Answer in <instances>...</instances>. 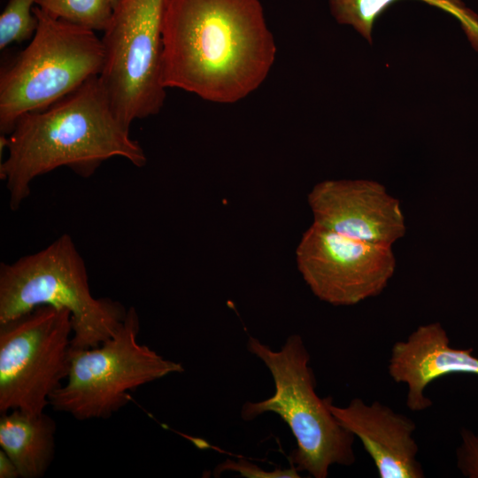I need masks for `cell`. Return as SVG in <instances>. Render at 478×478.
Returning a JSON list of instances; mask_svg holds the SVG:
<instances>
[{"label": "cell", "instance_id": "6da1fadb", "mask_svg": "<svg viewBox=\"0 0 478 478\" xmlns=\"http://www.w3.org/2000/svg\"><path fill=\"white\" fill-rule=\"evenodd\" d=\"M161 80L216 104L258 89L276 58L259 0H166Z\"/></svg>", "mask_w": 478, "mask_h": 478}, {"label": "cell", "instance_id": "7a4b0ae2", "mask_svg": "<svg viewBox=\"0 0 478 478\" xmlns=\"http://www.w3.org/2000/svg\"><path fill=\"white\" fill-rule=\"evenodd\" d=\"M129 130L115 113L99 76L50 107L24 114L7 135L8 155L0 165L11 209L20 207L36 177L58 167L84 178L116 157L143 167L147 157Z\"/></svg>", "mask_w": 478, "mask_h": 478}, {"label": "cell", "instance_id": "3957f363", "mask_svg": "<svg viewBox=\"0 0 478 478\" xmlns=\"http://www.w3.org/2000/svg\"><path fill=\"white\" fill-rule=\"evenodd\" d=\"M41 305L71 312V349L99 346L127 312L117 301L93 297L85 262L67 234L40 251L0 265V324Z\"/></svg>", "mask_w": 478, "mask_h": 478}, {"label": "cell", "instance_id": "277c9868", "mask_svg": "<svg viewBox=\"0 0 478 478\" xmlns=\"http://www.w3.org/2000/svg\"><path fill=\"white\" fill-rule=\"evenodd\" d=\"M247 349L266 366L275 391L265 400L244 403L242 419L251 420L267 412L278 414L296 439L297 447L289 459L298 472L326 478L332 465H352L355 436L329 410L330 397L320 398L316 394L310 354L302 337L297 334L289 335L280 351L250 337Z\"/></svg>", "mask_w": 478, "mask_h": 478}, {"label": "cell", "instance_id": "5b68a950", "mask_svg": "<svg viewBox=\"0 0 478 478\" xmlns=\"http://www.w3.org/2000/svg\"><path fill=\"white\" fill-rule=\"evenodd\" d=\"M37 29L0 72V133L8 135L26 113L46 109L100 75L104 49L96 31L34 7Z\"/></svg>", "mask_w": 478, "mask_h": 478}, {"label": "cell", "instance_id": "8992f818", "mask_svg": "<svg viewBox=\"0 0 478 478\" xmlns=\"http://www.w3.org/2000/svg\"><path fill=\"white\" fill-rule=\"evenodd\" d=\"M140 320L130 307L115 334L90 349H71L69 371L50 405L77 420L108 419L130 400V391L171 374L181 363L138 342Z\"/></svg>", "mask_w": 478, "mask_h": 478}, {"label": "cell", "instance_id": "52a82bcc", "mask_svg": "<svg viewBox=\"0 0 478 478\" xmlns=\"http://www.w3.org/2000/svg\"><path fill=\"white\" fill-rule=\"evenodd\" d=\"M166 0H120L101 38L104 64L99 81L121 122L158 114L162 84V23Z\"/></svg>", "mask_w": 478, "mask_h": 478}, {"label": "cell", "instance_id": "ba28073f", "mask_svg": "<svg viewBox=\"0 0 478 478\" xmlns=\"http://www.w3.org/2000/svg\"><path fill=\"white\" fill-rule=\"evenodd\" d=\"M73 326L65 308L41 305L0 324V412L40 414L66 379Z\"/></svg>", "mask_w": 478, "mask_h": 478}, {"label": "cell", "instance_id": "9c48e42d", "mask_svg": "<svg viewBox=\"0 0 478 478\" xmlns=\"http://www.w3.org/2000/svg\"><path fill=\"white\" fill-rule=\"evenodd\" d=\"M305 281L320 300L353 305L381 294L396 269L391 246L353 239L316 223L296 251Z\"/></svg>", "mask_w": 478, "mask_h": 478}, {"label": "cell", "instance_id": "30bf717a", "mask_svg": "<svg viewBox=\"0 0 478 478\" xmlns=\"http://www.w3.org/2000/svg\"><path fill=\"white\" fill-rule=\"evenodd\" d=\"M313 222L363 242L392 246L406 231L399 201L370 180H328L308 195Z\"/></svg>", "mask_w": 478, "mask_h": 478}, {"label": "cell", "instance_id": "8fae6325", "mask_svg": "<svg viewBox=\"0 0 478 478\" xmlns=\"http://www.w3.org/2000/svg\"><path fill=\"white\" fill-rule=\"evenodd\" d=\"M328 408L343 427L361 442L381 478H423L413 438L416 425L409 417L374 401L353 398L346 407L336 406L330 397Z\"/></svg>", "mask_w": 478, "mask_h": 478}, {"label": "cell", "instance_id": "7c38bea8", "mask_svg": "<svg viewBox=\"0 0 478 478\" xmlns=\"http://www.w3.org/2000/svg\"><path fill=\"white\" fill-rule=\"evenodd\" d=\"M439 322L418 327L406 340L398 341L391 349L388 371L397 383L407 386L406 405L420 412L432 405L424 391L437 378L456 373L478 375V358L473 349H454Z\"/></svg>", "mask_w": 478, "mask_h": 478}, {"label": "cell", "instance_id": "4fadbf2b", "mask_svg": "<svg viewBox=\"0 0 478 478\" xmlns=\"http://www.w3.org/2000/svg\"><path fill=\"white\" fill-rule=\"evenodd\" d=\"M56 428L55 420L44 412L1 413L0 446L21 478H40L46 474L54 459Z\"/></svg>", "mask_w": 478, "mask_h": 478}, {"label": "cell", "instance_id": "5bb4252c", "mask_svg": "<svg viewBox=\"0 0 478 478\" xmlns=\"http://www.w3.org/2000/svg\"><path fill=\"white\" fill-rule=\"evenodd\" d=\"M50 16L94 31H104L113 12L111 0H35Z\"/></svg>", "mask_w": 478, "mask_h": 478}, {"label": "cell", "instance_id": "9a60e30c", "mask_svg": "<svg viewBox=\"0 0 478 478\" xmlns=\"http://www.w3.org/2000/svg\"><path fill=\"white\" fill-rule=\"evenodd\" d=\"M328 1L332 15L339 24L351 26L371 43L374 22L389 6L398 0Z\"/></svg>", "mask_w": 478, "mask_h": 478}, {"label": "cell", "instance_id": "2e32d148", "mask_svg": "<svg viewBox=\"0 0 478 478\" xmlns=\"http://www.w3.org/2000/svg\"><path fill=\"white\" fill-rule=\"evenodd\" d=\"M35 0H8L0 15V50L31 39L38 26Z\"/></svg>", "mask_w": 478, "mask_h": 478}, {"label": "cell", "instance_id": "e0dca14e", "mask_svg": "<svg viewBox=\"0 0 478 478\" xmlns=\"http://www.w3.org/2000/svg\"><path fill=\"white\" fill-rule=\"evenodd\" d=\"M231 471L237 473L243 477L248 478H298V471L291 465L289 468H276L274 471H266L260 466L244 459L230 460L226 459L218 465L214 469V476H218L223 472Z\"/></svg>", "mask_w": 478, "mask_h": 478}, {"label": "cell", "instance_id": "ac0fdd59", "mask_svg": "<svg viewBox=\"0 0 478 478\" xmlns=\"http://www.w3.org/2000/svg\"><path fill=\"white\" fill-rule=\"evenodd\" d=\"M461 437L457 451L458 467L465 476L478 478V435L463 429Z\"/></svg>", "mask_w": 478, "mask_h": 478}, {"label": "cell", "instance_id": "d6986e66", "mask_svg": "<svg viewBox=\"0 0 478 478\" xmlns=\"http://www.w3.org/2000/svg\"><path fill=\"white\" fill-rule=\"evenodd\" d=\"M19 476V470L15 463L3 451H0V478H18Z\"/></svg>", "mask_w": 478, "mask_h": 478}, {"label": "cell", "instance_id": "ffe728a7", "mask_svg": "<svg viewBox=\"0 0 478 478\" xmlns=\"http://www.w3.org/2000/svg\"><path fill=\"white\" fill-rule=\"evenodd\" d=\"M120 0H111V3L113 6V8L117 5V4L119 3Z\"/></svg>", "mask_w": 478, "mask_h": 478}]
</instances>
